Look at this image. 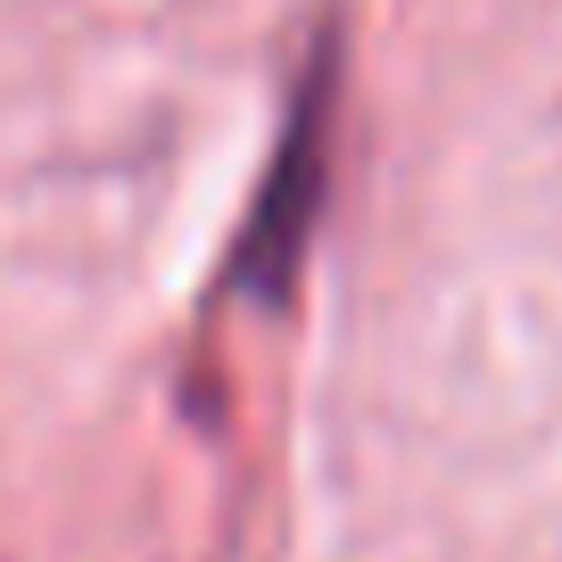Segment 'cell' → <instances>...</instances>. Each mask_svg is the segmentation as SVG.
I'll list each match as a JSON object with an SVG mask.
<instances>
[{"label":"cell","mask_w":562,"mask_h":562,"mask_svg":"<svg viewBox=\"0 0 562 562\" xmlns=\"http://www.w3.org/2000/svg\"><path fill=\"white\" fill-rule=\"evenodd\" d=\"M323 175H331V58H315L299 108H290V133H281L273 166H265V199L240 232V257H232V290H257V299H281L299 281L306 232H315L323 207Z\"/></svg>","instance_id":"6da1fadb"}]
</instances>
